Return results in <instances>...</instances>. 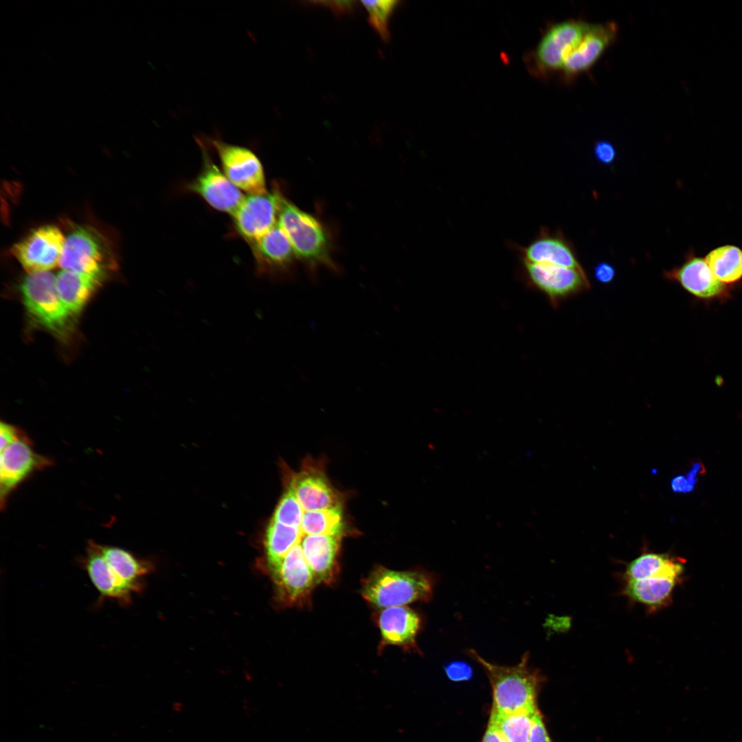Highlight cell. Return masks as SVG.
Returning <instances> with one entry per match:
<instances>
[{"label": "cell", "instance_id": "6da1fadb", "mask_svg": "<svg viewBox=\"0 0 742 742\" xmlns=\"http://www.w3.org/2000/svg\"><path fill=\"white\" fill-rule=\"evenodd\" d=\"M469 655L485 669L493 689L492 710L502 714L532 716L536 706L539 675L528 666L529 653H524L515 666H502L486 661L473 649Z\"/></svg>", "mask_w": 742, "mask_h": 742}, {"label": "cell", "instance_id": "7a4b0ae2", "mask_svg": "<svg viewBox=\"0 0 742 742\" xmlns=\"http://www.w3.org/2000/svg\"><path fill=\"white\" fill-rule=\"evenodd\" d=\"M434 581L423 571H395L380 567L364 581L363 598L380 608L404 606L416 601H429Z\"/></svg>", "mask_w": 742, "mask_h": 742}, {"label": "cell", "instance_id": "3957f363", "mask_svg": "<svg viewBox=\"0 0 742 742\" xmlns=\"http://www.w3.org/2000/svg\"><path fill=\"white\" fill-rule=\"evenodd\" d=\"M21 291L27 313L38 324L60 338L67 336L73 315L58 296L56 276L49 271L28 273Z\"/></svg>", "mask_w": 742, "mask_h": 742}, {"label": "cell", "instance_id": "277c9868", "mask_svg": "<svg viewBox=\"0 0 742 742\" xmlns=\"http://www.w3.org/2000/svg\"><path fill=\"white\" fill-rule=\"evenodd\" d=\"M278 224L289 238L296 257L313 266L331 265L330 239L323 225L284 196Z\"/></svg>", "mask_w": 742, "mask_h": 742}, {"label": "cell", "instance_id": "5b68a950", "mask_svg": "<svg viewBox=\"0 0 742 742\" xmlns=\"http://www.w3.org/2000/svg\"><path fill=\"white\" fill-rule=\"evenodd\" d=\"M115 265L109 242L95 228L78 225L66 236L59 262L63 270L105 278Z\"/></svg>", "mask_w": 742, "mask_h": 742}, {"label": "cell", "instance_id": "8992f818", "mask_svg": "<svg viewBox=\"0 0 742 742\" xmlns=\"http://www.w3.org/2000/svg\"><path fill=\"white\" fill-rule=\"evenodd\" d=\"M202 139L216 151L224 174L238 189L249 194L267 192L263 166L251 149L225 142L220 138Z\"/></svg>", "mask_w": 742, "mask_h": 742}, {"label": "cell", "instance_id": "52a82bcc", "mask_svg": "<svg viewBox=\"0 0 742 742\" xmlns=\"http://www.w3.org/2000/svg\"><path fill=\"white\" fill-rule=\"evenodd\" d=\"M679 265L665 270L666 280L678 284L693 297L706 302H726L732 297L734 289L716 278L705 259L690 249Z\"/></svg>", "mask_w": 742, "mask_h": 742}, {"label": "cell", "instance_id": "ba28073f", "mask_svg": "<svg viewBox=\"0 0 742 742\" xmlns=\"http://www.w3.org/2000/svg\"><path fill=\"white\" fill-rule=\"evenodd\" d=\"M196 140L201 150L203 164L201 171L186 188L214 209L232 215L245 196L214 163L204 141L199 137Z\"/></svg>", "mask_w": 742, "mask_h": 742}, {"label": "cell", "instance_id": "9c48e42d", "mask_svg": "<svg viewBox=\"0 0 742 742\" xmlns=\"http://www.w3.org/2000/svg\"><path fill=\"white\" fill-rule=\"evenodd\" d=\"M521 263L524 273L530 284L543 292L554 306L590 288L583 269L525 260H521Z\"/></svg>", "mask_w": 742, "mask_h": 742}, {"label": "cell", "instance_id": "30bf717a", "mask_svg": "<svg viewBox=\"0 0 742 742\" xmlns=\"http://www.w3.org/2000/svg\"><path fill=\"white\" fill-rule=\"evenodd\" d=\"M0 500L3 508L10 494L31 474L52 464L36 453L27 435L0 450Z\"/></svg>", "mask_w": 742, "mask_h": 742}, {"label": "cell", "instance_id": "8fae6325", "mask_svg": "<svg viewBox=\"0 0 742 742\" xmlns=\"http://www.w3.org/2000/svg\"><path fill=\"white\" fill-rule=\"evenodd\" d=\"M283 196L276 189L245 196L232 214L236 232L249 244L262 237L278 224Z\"/></svg>", "mask_w": 742, "mask_h": 742}, {"label": "cell", "instance_id": "7c38bea8", "mask_svg": "<svg viewBox=\"0 0 742 742\" xmlns=\"http://www.w3.org/2000/svg\"><path fill=\"white\" fill-rule=\"evenodd\" d=\"M65 238L54 225L32 231L12 247V253L28 272L47 271L59 265Z\"/></svg>", "mask_w": 742, "mask_h": 742}, {"label": "cell", "instance_id": "4fadbf2b", "mask_svg": "<svg viewBox=\"0 0 742 742\" xmlns=\"http://www.w3.org/2000/svg\"><path fill=\"white\" fill-rule=\"evenodd\" d=\"M590 23L578 19L552 25L536 49L538 67L545 71L561 72L565 58L581 41Z\"/></svg>", "mask_w": 742, "mask_h": 742}, {"label": "cell", "instance_id": "5bb4252c", "mask_svg": "<svg viewBox=\"0 0 742 742\" xmlns=\"http://www.w3.org/2000/svg\"><path fill=\"white\" fill-rule=\"evenodd\" d=\"M615 22L590 23L583 39L565 58L561 73L564 80L571 82L589 70L618 35Z\"/></svg>", "mask_w": 742, "mask_h": 742}, {"label": "cell", "instance_id": "9a60e30c", "mask_svg": "<svg viewBox=\"0 0 742 742\" xmlns=\"http://www.w3.org/2000/svg\"><path fill=\"white\" fill-rule=\"evenodd\" d=\"M521 260L546 262L558 266L583 269L572 243L561 230L541 227L526 245L517 247Z\"/></svg>", "mask_w": 742, "mask_h": 742}, {"label": "cell", "instance_id": "2e32d148", "mask_svg": "<svg viewBox=\"0 0 742 742\" xmlns=\"http://www.w3.org/2000/svg\"><path fill=\"white\" fill-rule=\"evenodd\" d=\"M269 570L280 597L288 603L297 601L306 594L315 580L304 558L301 542L294 546L278 564Z\"/></svg>", "mask_w": 742, "mask_h": 742}, {"label": "cell", "instance_id": "e0dca14e", "mask_svg": "<svg viewBox=\"0 0 742 742\" xmlns=\"http://www.w3.org/2000/svg\"><path fill=\"white\" fill-rule=\"evenodd\" d=\"M250 246L260 275L284 271L296 257L289 238L278 224Z\"/></svg>", "mask_w": 742, "mask_h": 742}, {"label": "cell", "instance_id": "ac0fdd59", "mask_svg": "<svg viewBox=\"0 0 742 742\" xmlns=\"http://www.w3.org/2000/svg\"><path fill=\"white\" fill-rule=\"evenodd\" d=\"M80 562L100 594V600H113L124 606L131 603L133 594L114 576L101 552L99 543L89 540L85 554Z\"/></svg>", "mask_w": 742, "mask_h": 742}, {"label": "cell", "instance_id": "d6986e66", "mask_svg": "<svg viewBox=\"0 0 742 742\" xmlns=\"http://www.w3.org/2000/svg\"><path fill=\"white\" fill-rule=\"evenodd\" d=\"M379 626L385 643L413 649L421 627V619L409 607H391L380 613Z\"/></svg>", "mask_w": 742, "mask_h": 742}, {"label": "cell", "instance_id": "ffe728a7", "mask_svg": "<svg viewBox=\"0 0 742 742\" xmlns=\"http://www.w3.org/2000/svg\"><path fill=\"white\" fill-rule=\"evenodd\" d=\"M304 511L323 510L341 505L337 495L324 473L305 469L289 484Z\"/></svg>", "mask_w": 742, "mask_h": 742}, {"label": "cell", "instance_id": "44dd1931", "mask_svg": "<svg viewBox=\"0 0 742 742\" xmlns=\"http://www.w3.org/2000/svg\"><path fill=\"white\" fill-rule=\"evenodd\" d=\"M341 537L304 535L301 546L304 558L317 582H328L335 568Z\"/></svg>", "mask_w": 742, "mask_h": 742}, {"label": "cell", "instance_id": "7402d4cb", "mask_svg": "<svg viewBox=\"0 0 742 742\" xmlns=\"http://www.w3.org/2000/svg\"><path fill=\"white\" fill-rule=\"evenodd\" d=\"M104 278L62 270L56 276L58 296L73 315L79 314L97 291Z\"/></svg>", "mask_w": 742, "mask_h": 742}, {"label": "cell", "instance_id": "603a6c76", "mask_svg": "<svg viewBox=\"0 0 742 742\" xmlns=\"http://www.w3.org/2000/svg\"><path fill=\"white\" fill-rule=\"evenodd\" d=\"M100 549L117 580L133 594L142 588V578L151 570L147 561L121 548L100 544Z\"/></svg>", "mask_w": 742, "mask_h": 742}, {"label": "cell", "instance_id": "cb8c5ba5", "mask_svg": "<svg viewBox=\"0 0 742 742\" xmlns=\"http://www.w3.org/2000/svg\"><path fill=\"white\" fill-rule=\"evenodd\" d=\"M677 581V578L666 576L627 581L624 592L632 600L655 609L670 600Z\"/></svg>", "mask_w": 742, "mask_h": 742}, {"label": "cell", "instance_id": "d4e9b609", "mask_svg": "<svg viewBox=\"0 0 742 742\" xmlns=\"http://www.w3.org/2000/svg\"><path fill=\"white\" fill-rule=\"evenodd\" d=\"M709 268L723 284L735 289L742 282V249L723 245L710 250L704 258Z\"/></svg>", "mask_w": 742, "mask_h": 742}, {"label": "cell", "instance_id": "484cf974", "mask_svg": "<svg viewBox=\"0 0 742 742\" xmlns=\"http://www.w3.org/2000/svg\"><path fill=\"white\" fill-rule=\"evenodd\" d=\"M682 565L666 554L644 553L633 560L625 572V581H633L653 576H666L678 578Z\"/></svg>", "mask_w": 742, "mask_h": 742}, {"label": "cell", "instance_id": "4316f807", "mask_svg": "<svg viewBox=\"0 0 742 742\" xmlns=\"http://www.w3.org/2000/svg\"><path fill=\"white\" fill-rule=\"evenodd\" d=\"M304 534L300 526H286L271 520L265 535V551L268 569L278 564L287 552L300 543Z\"/></svg>", "mask_w": 742, "mask_h": 742}, {"label": "cell", "instance_id": "83f0119b", "mask_svg": "<svg viewBox=\"0 0 742 742\" xmlns=\"http://www.w3.org/2000/svg\"><path fill=\"white\" fill-rule=\"evenodd\" d=\"M300 528L304 535L341 537L344 530L341 505L323 510L304 511Z\"/></svg>", "mask_w": 742, "mask_h": 742}, {"label": "cell", "instance_id": "f1b7e54d", "mask_svg": "<svg viewBox=\"0 0 742 742\" xmlns=\"http://www.w3.org/2000/svg\"><path fill=\"white\" fill-rule=\"evenodd\" d=\"M531 715L502 714L492 710L489 726L498 730L508 742H528Z\"/></svg>", "mask_w": 742, "mask_h": 742}, {"label": "cell", "instance_id": "f546056e", "mask_svg": "<svg viewBox=\"0 0 742 742\" xmlns=\"http://www.w3.org/2000/svg\"><path fill=\"white\" fill-rule=\"evenodd\" d=\"M398 3L393 0L361 1L368 13L370 24L385 41L390 37L389 22Z\"/></svg>", "mask_w": 742, "mask_h": 742}, {"label": "cell", "instance_id": "4dcf8cb0", "mask_svg": "<svg viewBox=\"0 0 742 742\" xmlns=\"http://www.w3.org/2000/svg\"><path fill=\"white\" fill-rule=\"evenodd\" d=\"M304 510L289 484L282 496L271 520L289 526H300Z\"/></svg>", "mask_w": 742, "mask_h": 742}, {"label": "cell", "instance_id": "1f68e13d", "mask_svg": "<svg viewBox=\"0 0 742 742\" xmlns=\"http://www.w3.org/2000/svg\"><path fill=\"white\" fill-rule=\"evenodd\" d=\"M594 154L596 160L602 164H611L616 157V150L609 141L599 140L594 146Z\"/></svg>", "mask_w": 742, "mask_h": 742}, {"label": "cell", "instance_id": "d6a6232c", "mask_svg": "<svg viewBox=\"0 0 742 742\" xmlns=\"http://www.w3.org/2000/svg\"><path fill=\"white\" fill-rule=\"evenodd\" d=\"M445 668L447 676L453 681L467 680L472 676L471 667L464 662H452Z\"/></svg>", "mask_w": 742, "mask_h": 742}, {"label": "cell", "instance_id": "836d02e7", "mask_svg": "<svg viewBox=\"0 0 742 742\" xmlns=\"http://www.w3.org/2000/svg\"><path fill=\"white\" fill-rule=\"evenodd\" d=\"M528 742H551L539 710L532 717Z\"/></svg>", "mask_w": 742, "mask_h": 742}, {"label": "cell", "instance_id": "e575fe53", "mask_svg": "<svg viewBox=\"0 0 742 742\" xmlns=\"http://www.w3.org/2000/svg\"><path fill=\"white\" fill-rule=\"evenodd\" d=\"M26 434L16 427L6 423L1 422L0 424V450L3 449L10 443L20 439Z\"/></svg>", "mask_w": 742, "mask_h": 742}, {"label": "cell", "instance_id": "d590c367", "mask_svg": "<svg viewBox=\"0 0 742 742\" xmlns=\"http://www.w3.org/2000/svg\"><path fill=\"white\" fill-rule=\"evenodd\" d=\"M596 280L602 284H609L616 276V270L612 265L607 262H600L594 268Z\"/></svg>", "mask_w": 742, "mask_h": 742}, {"label": "cell", "instance_id": "8d00e7d4", "mask_svg": "<svg viewBox=\"0 0 742 742\" xmlns=\"http://www.w3.org/2000/svg\"><path fill=\"white\" fill-rule=\"evenodd\" d=\"M697 480H693L684 475L675 477L671 482L672 490L675 493H689L692 491Z\"/></svg>", "mask_w": 742, "mask_h": 742}, {"label": "cell", "instance_id": "74e56055", "mask_svg": "<svg viewBox=\"0 0 742 742\" xmlns=\"http://www.w3.org/2000/svg\"><path fill=\"white\" fill-rule=\"evenodd\" d=\"M319 3L339 14H346L354 8V2L350 1H321Z\"/></svg>", "mask_w": 742, "mask_h": 742}, {"label": "cell", "instance_id": "f35d334b", "mask_svg": "<svg viewBox=\"0 0 742 742\" xmlns=\"http://www.w3.org/2000/svg\"><path fill=\"white\" fill-rule=\"evenodd\" d=\"M482 742H508L507 739L495 728L488 726Z\"/></svg>", "mask_w": 742, "mask_h": 742}]
</instances>
